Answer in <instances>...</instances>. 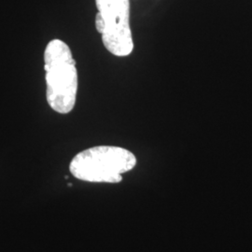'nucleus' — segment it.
Wrapping results in <instances>:
<instances>
[{"instance_id":"1","label":"nucleus","mask_w":252,"mask_h":252,"mask_svg":"<svg viewBox=\"0 0 252 252\" xmlns=\"http://www.w3.org/2000/svg\"><path fill=\"white\" fill-rule=\"evenodd\" d=\"M46 98L54 111L67 114L72 110L78 92V72L70 48L53 39L44 52Z\"/></svg>"},{"instance_id":"2","label":"nucleus","mask_w":252,"mask_h":252,"mask_svg":"<svg viewBox=\"0 0 252 252\" xmlns=\"http://www.w3.org/2000/svg\"><path fill=\"white\" fill-rule=\"evenodd\" d=\"M136 165L130 151L115 146H96L78 153L69 164V171L82 181L94 183H119L123 174Z\"/></svg>"},{"instance_id":"3","label":"nucleus","mask_w":252,"mask_h":252,"mask_svg":"<svg viewBox=\"0 0 252 252\" xmlns=\"http://www.w3.org/2000/svg\"><path fill=\"white\" fill-rule=\"evenodd\" d=\"M95 27L110 54L125 57L132 54L134 40L130 27V0H95Z\"/></svg>"}]
</instances>
